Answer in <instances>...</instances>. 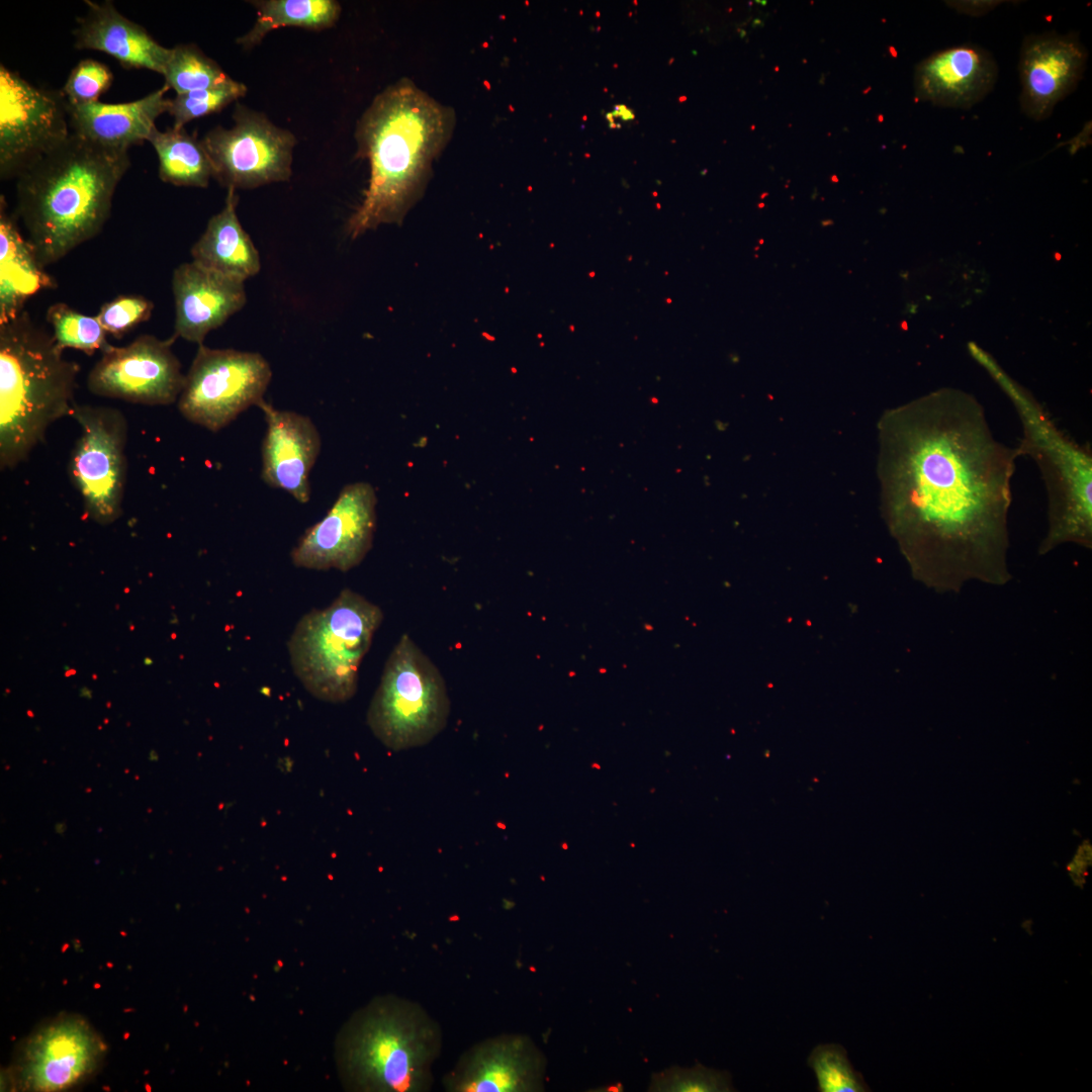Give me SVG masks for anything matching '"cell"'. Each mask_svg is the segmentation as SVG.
Masks as SVG:
<instances>
[{
  "mask_svg": "<svg viewBox=\"0 0 1092 1092\" xmlns=\"http://www.w3.org/2000/svg\"><path fill=\"white\" fill-rule=\"evenodd\" d=\"M174 339L141 335L124 347L108 345L91 369L87 385L99 396L129 402L167 405L176 401L185 375L172 351Z\"/></svg>",
  "mask_w": 1092,
  "mask_h": 1092,
  "instance_id": "5bb4252c",
  "label": "cell"
},
{
  "mask_svg": "<svg viewBox=\"0 0 1092 1092\" xmlns=\"http://www.w3.org/2000/svg\"><path fill=\"white\" fill-rule=\"evenodd\" d=\"M175 325L172 338L201 345L206 335L241 310L247 301L244 281L182 263L173 272Z\"/></svg>",
  "mask_w": 1092,
  "mask_h": 1092,
  "instance_id": "ffe728a7",
  "label": "cell"
},
{
  "mask_svg": "<svg viewBox=\"0 0 1092 1092\" xmlns=\"http://www.w3.org/2000/svg\"><path fill=\"white\" fill-rule=\"evenodd\" d=\"M46 320L62 350L72 348L92 355L97 350L102 352L109 345L107 334L96 315L84 314L64 302L50 305Z\"/></svg>",
  "mask_w": 1092,
  "mask_h": 1092,
  "instance_id": "83f0119b",
  "label": "cell"
},
{
  "mask_svg": "<svg viewBox=\"0 0 1092 1092\" xmlns=\"http://www.w3.org/2000/svg\"><path fill=\"white\" fill-rule=\"evenodd\" d=\"M112 80L113 74L105 64L85 59L72 69L61 92L68 105H87L98 102Z\"/></svg>",
  "mask_w": 1092,
  "mask_h": 1092,
  "instance_id": "1f68e13d",
  "label": "cell"
},
{
  "mask_svg": "<svg viewBox=\"0 0 1092 1092\" xmlns=\"http://www.w3.org/2000/svg\"><path fill=\"white\" fill-rule=\"evenodd\" d=\"M971 355L1010 398L1018 415L1023 455L1036 464L1048 496V530L1038 546L1044 555L1062 544L1092 548V453L1059 429L1049 413L976 344Z\"/></svg>",
  "mask_w": 1092,
  "mask_h": 1092,
  "instance_id": "8992f818",
  "label": "cell"
},
{
  "mask_svg": "<svg viewBox=\"0 0 1092 1092\" xmlns=\"http://www.w3.org/2000/svg\"><path fill=\"white\" fill-rule=\"evenodd\" d=\"M442 1045V1029L424 1007L384 995L344 1024L336 1040V1063L350 1091L427 1092Z\"/></svg>",
  "mask_w": 1092,
  "mask_h": 1092,
  "instance_id": "277c9868",
  "label": "cell"
},
{
  "mask_svg": "<svg viewBox=\"0 0 1092 1092\" xmlns=\"http://www.w3.org/2000/svg\"><path fill=\"white\" fill-rule=\"evenodd\" d=\"M648 1091L729 1092L734 1089L728 1072L709 1069L698 1063L691 1069L675 1066L660 1073H654Z\"/></svg>",
  "mask_w": 1092,
  "mask_h": 1092,
  "instance_id": "4dcf8cb0",
  "label": "cell"
},
{
  "mask_svg": "<svg viewBox=\"0 0 1092 1092\" xmlns=\"http://www.w3.org/2000/svg\"><path fill=\"white\" fill-rule=\"evenodd\" d=\"M81 697L91 698L92 692L88 688H82L80 690Z\"/></svg>",
  "mask_w": 1092,
  "mask_h": 1092,
  "instance_id": "d590c367",
  "label": "cell"
},
{
  "mask_svg": "<svg viewBox=\"0 0 1092 1092\" xmlns=\"http://www.w3.org/2000/svg\"><path fill=\"white\" fill-rule=\"evenodd\" d=\"M80 367L26 310L0 323V464L12 468L71 415Z\"/></svg>",
  "mask_w": 1092,
  "mask_h": 1092,
  "instance_id": "5b68a950",
  "label": "cell"
},
{
  "mask_svg": "<svg viewBox=\"0 0 1092 1092\" xmlns=\"http://www.w3.org/2000/svg\"><path fill=\"white\" fill-rule=\"evenodd\" d=\"M86 12L73 30L75 48L114 58L124 69H146L163 75L171 55L145 27L122 15L111 1L86 0Z\"/></svg>",
  "mask_w": 1092,
  "mask_h": 1092,
  "instance_id": "44dd1931",
  "label": "cell"
},
{
  "mask_svg": "<svg viewBox=\"0 0 1092 1092\" xmlns=\"http://www.w3.org/2000/svg\"><path fill=\"white\" fill-rule=\"evenodd\" d=\"M376 502L369 483L344 486L327 515L293 547L290 558L294 566L348 571L359 565L372 547Z\"/></svg>",
  "mask_w": 1092,
  "mask_h": 1092,
  "instance_id": "9a60e30c",
  "label": "cell"
},
{
  "mask_svg": "<svg viewBox=\"0 0 1092 1092\" xmlns=\"http://www.w3.org/2000/svg\"><path fill=\"white\" fill-rule=\"evenodd\" d=\"M106 1052V1043L83 1016L62 1013L19 1042L8 1082L17 1091L70 1090L97 1072Z\"/></svg>",
  "mask_w": 1092,
  "mask_h": 1092,
  "instance_id": "9c48e42d",
  "label": "cell"
},
{
  "mask_svg": "<svg viewBox=\"0 0 1092 1092\" xmlns=\"http://www.w3.org/2000/svg\"><path fill=\"white\" fill-rule=\"evenodd\" d=\"M238 196L228 189L224 205L207 222L190 253L196 264L245 282L259 273L260 255L238 215Z\"/></svg>",
  "mask_w": 1092,
  "mask_h": 1092,
  "instance_id": "603a6c76",
  "label": "cell"
},
{
  "mask_svg": "<svg viewBox=\"0 0 1092 1092\" xmlns=\"http://www.w3.org/2000/svg\"><path fill=\"white\" fill-rule=\"evenodd\" d=\"M266 421L262 444V479L281 488L299 503L310 496L309 473L321 452V436L312 421L301 414L259 404Z\"/></svg>",
  "mask_w": 1092,
  "mask_h": 1092,
  "instance_id": "d6986e66",
  "label": "cell"
},
{
  "mask_svg": "<svg viewBox=\"0 0 1092 1092\" xmlns=\"http://www.w3.org/2000/svg\"><path fill=\"white\" fill-rule=\"evenodd\" d=\"M250 3L256 8V21L247 33L237 38V43L245 50L258 46L267 33L280 27L329 28L341 14V6L334 0H257Z\"/></svg>",
  "mask_w": 1092,
  "mask_h": 1092,
  "instance_id": "484cf974",
  "label": "cell"
},
{
  "mask_svg": "<svg viewBox=\"0 0 1092 1092\" xmlns=\"http://www.w3.org/2000/svg\"><path fill=\"white\" fill-rule=\"evenodd\" d=\"M1006 1L1000 0H951L944 1L945 5L956 10L958 13L966 14L970 16H982L991 12L997 6L1005 3Z\"/></svg>",
  "mask_w": 1092,
  "mask_h": 1092,
  "instance_id": "836d02e7",
  "label": "cell"
},
{
  "mask_svg": "<svg viewBox=\"0 0 1092 1092\" xmlns=\"http://www.w3.org/2000/svg\"><path fill=\"white\" fill-rule=\"evenodd\" d=\"M383 620L382 610L345 588L326 608L296 623L287 648L294 674L314 698L343 703L357 691L362 659Z\"/></svg>",
  "mask_w": 1092,
  "mask_h": 1092,
  "instance_id": "52a82bcc",
  "label": "cell"
},
{
  "mask_svg": "<svg viewBox=\"0 0 1092 1092\" xmlns=\"http://www.w3.org/2000/svg\"><path fill=\"white\" fill-rule=\"evenodd\" d=\"M143 663L145 665H151V664H153V660L150 657H145Z\"/></svg>",
  "mask_w": 1092,
  "mask_h": 1092,
  "instance_id": "8d00e7d4",
  "label": "cell"
},
{
  "mask_svg": "<svg viewBox=\"0 0 1092 1092\" xmlns=\"http://www.w3.org/2000/svg\"><path fill=\"white\" fill-rule=\"evenodd\" d=\"M454 121L451 108L405 78L373 99L355 134L359 156L369 161L370 179L347 223L352 238L402 220L448 143Z\"/></svg>",
  "mask_w": 1092,
  "mask_h": 1092,
  "instance_id": "7a4b0ae2",
  "label": "cell"
},
{
  "mask_svg": "<svg viewBox=\"0 0 1092 1092\" xmlns=\"http://www.w3.org/2000/svg\"><path fill=\"white\" fill-rule=\"evenodd\" d=\"M246 93L245 84L232 78L218 86L176 94L170 98L168 109L174 120L173 127L184 128L193 119L218 112Z\"/></svg>",
  "mask_w": 1092,
  "mask_h": 1092,
  "instance_id": "f1b7e54d",
  "label": "cell"
},
{
  "mask_svg": "<svg viewBox=\"0 0 1092 1092\" xmlns=\"http://www.w3.org/2000/svg\"><path fill=\"white\" fill-rule=\"evenodd\" d=\"M272 371L259 353L199 345L178 398L181 415L211 432L264 401Z\"/></svg>",
  "mask_w": 1092,
  "mask_h": 1092,
  "instance_id": "30bf717a",
  "label": "cell"
},
{
  "mask_svg": "<svg viewBox=\"0 0 1092 1092\" xmlns=\"http://www.w3.org/2000/svg\"><path fill=\"white\" fill-rule=\"evenodd\" d=\"M163 77L165 85L176 94L218 86L232 79L193 43H180L171 49Z\"/></svg>",
  "mask_w": 1092,
  "mask_h": 1092,
  "instance_id": "4316f807",
  "label": "cell"
},
{
  "mask_svg": "<svg viewBox=\"0 0 1092 1092\" xmlns=\"http://www.w3.org/2000/svg\"><path fill=\"white\" fill-rule=\"evenodd\" d=\"M169 88H162L134 101L106 104L100 101L80 106H68L72 132L107 150L128 152L153 133L156 120L168 112Z\"/></svg>",
  "mask_w": 1092,
  "mask_h": 1092,
  "instance_id": "7402d4cb",
  "label": "cell"
},
{
  "mask_svg": "<svg viewBox=\"0 0 1092 1092\" xmlns=\"http://www.w3.org/2000/svg\"><path fill=\"white\" fill-rule=\"evenodd\" d=\"M154 303L143 295H119L101 305L96 314L106 332L114 338L124 334L148 321L153 312Z\"/></svg>",
  "mask_w": 1092,
  "mask_h": 1092,
  "instance_id": "d6a6232c",
  "label": "cell"
},
{
  "mask_svg": "<svg viewBox=\"0 0 1092 1092\" xmlns=\"http://www.w3.org/2000/svg\"><path fill=\"white\" fill-rule=\"evenodd\" d=\"M233 119L232 128L217 125L201 140L213 178L235 190L289 180L296 144L293 133L241 103L236 104Z\"/></svg>",
  "mask_w": 1092,
  "mask_h": 1092,
  "instance_id": "8fae6325",
  "label": "cell"
},
{
  "mask_svg": "<svg viewBox=\"0 0 1092 1092\" xmlns=\"http://www.w3.org/2000/svg\"><path fill=\"white\" fill-rule=\"evenodd\" d=\"M607 120L609 125L613 128L620 126L621 122H627L634 119L633 111L625 105H617L614 110L607 114Z\"/></svg>",
  "mask_w": 1092,
  "mask_h": 1092,
  "instance_id": "e575fe53",
  "label": "cell"
},
{
  "mask_svg": "<svg viewBox=\"0 0 1092 1092\" xmlns=\"http://www.w3.org/2000/svg\"><path fill=\"white\" fill-rule=\"evenodd\" d=\"M1088 53L1077 33L1054 30L1026 35L1020 49L1018 73L1020 107L1041 121L1071 94L1083 77Z\"/></svg>",
  "mask_w": 1092,
  "mask_h": 1092,
  "instance_id": "e0dca14e",
  "label": "cell"
},
{
  "mask_svg": "<svg viewBox=\"0 0 1092 1092\" xmlns=\"http://www.w3.org/2000/svg\"><path fill=\"white\" fill-rule=\"evenodd\" d=\"M546 1058L527 1035L499 1034L467 1050L443 1078L449 1092H539Z\"/></svg>",
  "mask_w": 1092,
  "mask_h": 1092,
  "instance_id": "2e32d148",
  "label": "cell"
},
{
  "mask_svg": "<svg viewBox=\"0 0 1092 1092\" xmlns=\"http://www.w3.org/2000/svg\"><path fill=\"white\" fill-rule=\"evenodd\" d=\"M879 441L883 515L913 576L937 593L1007 583L1019 447L999 442L983 408L953 393L888 412Z\"/></svg>",
  "mask_w": 1092,
  "mask_h": 1092,
  "instance_id": "6da1fadb",
  "label": "cell"
},
{
  "mask_svg": "<svg viewBox=\"0 0 1092 1092\" xmlns=\"http://www.w3.org/2000/svg\"><path fill=\"white\" fill-rule=\"evenodd\" d=\"M998 72L992 54L980 46L947 48L917 65L915 96L940 107L969 109L992 91Z\"/></svg>",
  "mask_w": 1092,
  "mask_h": 1092,
  "instance_id": "ac0fdd59",
  "label": "cell"
},
{
  "mask_svg": "<svg viewBox=\"0 0 1092 1092\" xmlns=\"http://www.w3.org/2000/svg\"><path fill=\"white\" fill-rule=\"evenodd\" d=\"M55 286L19 232L17 216L8 212L5 197L1 195L0 323L23 310L25 301L34 293Z\"/></svg>",
  "mask_w": 1092,
  "mask_h": 1092,
  "instance_id": "cb8c5ba5",
  "label": "cell"
},
{
  "mask_svg": "<svg viewBox=\"0 0 1092 1092\" xmlns=\"http://www.w3.org/2000/svg\"><path fill=\"white\" fill-rule=\"evenodd\" d=\"M71 415L81 427L70 460L71 478L86 515L108 525L121 515L126 461V421L116 408L74 404Z\"/></svg>",
  "mask_w": 1092,
  "mask_h": 1092,
  "instance_id": "4fadbf2b",
  "label": "cell"
},
{
  "mask_svg": "<svg viewBox=\"0 0 1092 1092\" xmlns=\"http://www.w3.org/2000/svg\"><path fill=\"white\" fill-rule=\"evenodd\" d=\"M129 166L128 152L107 150L71 132L16 178V216L41 267L102 231Z\"/></svg>",
  "mask_w": 1092,
  "mask_h": 1092,
  "instance_id": "3957f363",
  "label": "cell"
},
{
  "mask_svg": "<svg viewBox=\"0 0 1092 1092\" xmlns=\"http://www.w3.org/2000/svg\"><path fill=\"white\" fill-rule=\"evenodd\" d=\"M808 1065L813 1069L820 1092H863L869 1088L855 1072L843 1046L819 1044L810 1054Z\"/></svg>",
  "mask_w": 1092,
  "mask_h": 1092,
  "instance_id": "f546056e",
  "label": "cell"
},
{
  "mask_svg": "<svg viewBox=\"0 0 1092 1092\" xmlns=\"http://www.w3.org/2000/svg\"><path fill=\"white\" fill-rule=\"evenodd\" d=\"M67 102L61 91L32 85L0 66V176L17 178L68 139Z\"/></svg>",
  "mask_w": 1092,
  "mask_h": 1092,
  "instance_id": "7c38bea8",
  "label": "cell"
},
{
  "mask_svg": "<svg viewBox=\"0 0 1092 1092\" xmlns=\"http://www.w3.org/2000/svg\"><path fill=\"white\" fill-rule=\"evenodd\" d=\"M450 701L437 666L403 634L391 650L370 702L367 723L387 748L423 746L446 726Z\"/></svg>",
  "mask_w": 1092,
  "mask_h": 1092,
  "instance_id": "ba28073f",
  "label": "cell"
},
{
  "mask_svg": "<svg viewBox=\"0 0 1092 1092\" xmlns=\"http://www.w3.org/2000/svg\"><path fill=\"white\" fill-rule=\"evenodd\" d=\"M159 162L158 175L175 186L205 188L213 178L208 155L195 135L185 128L170 127L164 131L156 128L148 139Z\"/></svg>",
  "mask_w": 1092,
  "mask_h": 1092,
  "instance_id": "d4e9b609",
  "label": "cell"
}]
</instances>
